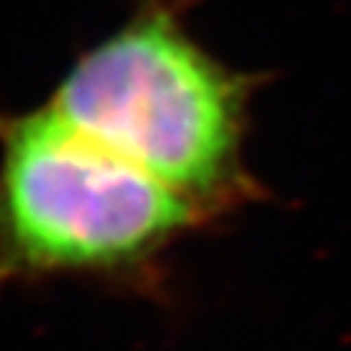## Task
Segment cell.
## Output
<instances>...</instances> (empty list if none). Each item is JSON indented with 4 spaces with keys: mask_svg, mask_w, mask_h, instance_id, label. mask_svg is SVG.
Returning <instances> with one entry per match:
<instances>
[{
    "mask_svg": "<svg viewBox=\"0 0 351 351\" xmlns=\"http://www.w3.org/2000/svg\"><path fill=\"white\" fill-rule=\"evenodd\" d=\"M252 80L230 72L169 6L138 12L83 53L50 108L205 213L249 191L241 138Z\"/></svg>",
    "mask_w": 351,
    "mask_h": 351,
    "instance_id": "6da1fadb",
    "label": "cell"
},
{
    "mask_svg": "<svg viewBox=\"0 0 351 351\" xmlns=\"http://www.w3.org/2000/svg\"><path fill=\"white\" fill-rule=\"evenodd\" d=\"M202 216L50 106L0 128V277L125 269Z\"/></svg>",
    "mask_w": 351,
    "mask_h": 351,
    "instance_id": "7a4b0ae2",
    "label": "cell"
}]
</instances>
